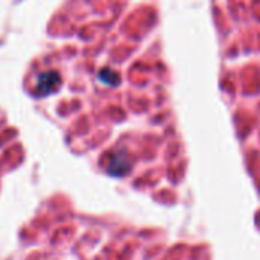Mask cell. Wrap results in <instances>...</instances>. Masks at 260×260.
<instances>
[{
  "instance_id": "1",
  "label": "cell",
  "mask_w": 260,
  "mask_h": 260,
  "mask_svg": "<svg viewBox=\"0 0 260 260\" xmlns=\"http://www.w3.org/2000/svg\"><path fill=\"white\" fill-rule=\"evenodd\" d=\"M61 87V75L56 70H49L44 73H40L37 76V85H35V94L38 98L52 94L58 91Z\"/></svg>"
},
{
  "instance_id": "2",
  "label": "cell",
  "mask_w": 260,
  "mask_h": 260,
  "mask_svg": "<svg viewBox=\"0 0 260 260\" xmlns=\"http://www.w3.org/2000/svg\"><path fill=\"white\" fill-rule=\"evenodd\" d=\"M107 169L114 177L125 175L129 171V160L125 154H114V155H111Z\"/></svg>"
},
{
  "instance_id": "3",
  "label": "cell",
  "mask_w": 260,
  "mask_h": 260,
  "mask_svg": "<svg viewBox=\"0 0 260 260\" xmlns=\"http://www.w3.org/2000/svg\"><path fill=\"white\" fill-rule=\"evenodd\" d=\"M99 79L102 82H105V84H110V85H114V84L119 82V76L113 70H110V69H102L99 72Z\"/></svg>"
}]
</instances>
